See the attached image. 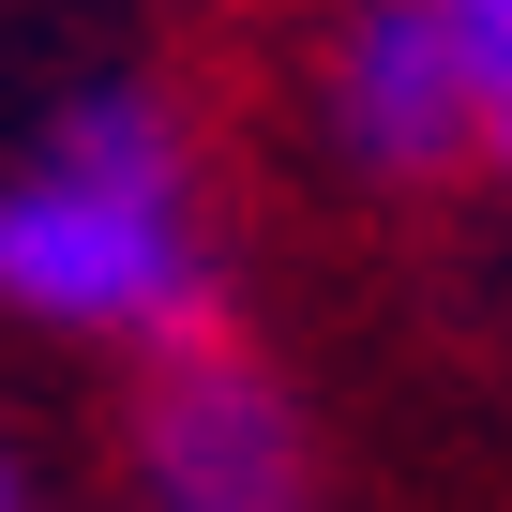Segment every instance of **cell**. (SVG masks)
Here are the masks:
<instances>
[{"label": "cell", "mask_w": 512, "mask_h": 512, "mask_svg": "<svg viewBox=\"0 0 512 512\" xmlns=\"http://www.w3.org/2000/svg\"><path fill=\"white\" fill-rule=\"evenodd\" d=\"M0 302L106 347L196 332V166L151 91L61 106V136L0 181Z\"/></svg>", "instance_id": "obj_1"}, {"label": "cell", "mask_w": 512, "mask_h": 512, "mask_svg": "<svg viewBox=\"0 0 512 512\" xmlns=\"http://www.w3.org/2000/svg\"><path fill=\"white\" fill-rule=\"evenodd\" d=\"M136 467H151V512H317L302 497L287 392L256 362H226V347H166L151 422H136Z\"/></svg>", "instance_id": "obj_2"}, {"label": "cell", "mask_w": 512, "mask_h": 512, "mask_svg": "<svg viewBox=\"0 0 512 512\" xmlns=\"http://www.w3.org/2000/svg\"><path fill=\"white\" fill-rule=\"evenodd\" d=\"M317 106H332V151L377 166V181H437L482 151V106L437 46L422 0H347L332 16V61H317Z\"/></svg>", "instance_id": "obj_3"}, {"label": "cell", "mask_w": 512, "mask_h": 512, "mask_svg": "<svg viewBox=\"0 0 512 512\" xmlns=\"http://www.w3.org/2000/svg\"><path fill=\"white\" fill-rule=\"evenodd\" d=\"M437 16V46H452V76H467V106H482V151H497V181H512V0H422Z\"/></svg>", "instance_id": "obj_4"}, {"label": "cell", "mask_w": 512, "mask_h": 512, "mask_svg": "<svg viewBox=\"0 0 512 512\" xmlns=\"http://www.w3.org/2000/svg\"><path fill=\"white\" fill-rule=\"evenodd\" d=\"M0 512H16V467H0Z\"/></svg>", "instance_id": "obj_5"}]
</instances>
